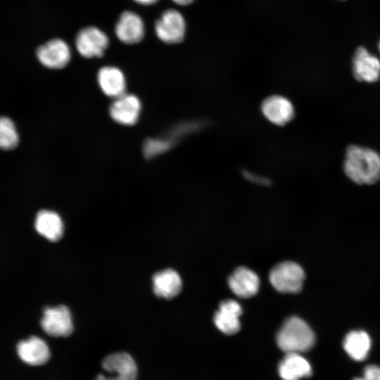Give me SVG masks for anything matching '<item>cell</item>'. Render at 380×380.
Wrapping results in <instances>:
<instances>
[{
    "mask_svg": "<svg viewBox=\"0 0 380 380\" xmlns=\"http://www.w3.org/2000/svg\"><path fill=\"white\" fill-rule=\"evenodd\" d=\"M353 74L362 82H374L380 77V61L363 46H359L353 56Z\"/></svg>",
    "mask_w": 380,
    "mask_h": 380,
    "instance_id": "12",
    "label": "cell"
},
{
    "mask_svg": "<svg viewBox=\"0 0 380 380\" xmlns=\"http://www.w3.org/2000/svg\"><path fill=\"white\" fill-rule=\"evenodd\" d=\"M228 284L235 295L247 298L258 293L260 280L253 270L245 267H239L229 277Z\"/></svg>",
    "mask_w": 380,
    "mask_h": 380,
    "instance_id": "15",
    "label": "cell"
},
{
    "mask_svg": "<svg viewBox=\"0 0 380 380\" xmlns=\"http://www.w3.org/2000/svg\"><path fill=\"white\" fill-rule=\"evenodd\" d=\"M206 122L203 120H195L178 124L171 132L172 138L183 137L198 132L203 129L206 126Z\"/></svg>",
    "mask_w": 380,
    "mask_h": 380,
    "instance_id": "23",
    "label": "cell"
},
{
    "mask_svg": "<svg viewBox=\"0 0 380 380\" xmlns=\"http://www.w3.org/2000/svg\"><path fill=\"white\" fill-rule=\"evenodd\" d=\"M278 371L283 380H300L312 374L309 362L296 353H286L279 364Z\"/></svg>",
    "mask_w": 380,
    "mask_h": 380,
    "instance_id": "17",
    "label": "cell"
},
{
    "mask_svg": "<svg viewBox=\"0 0 380 380\" xmlns=\"http://www.w3.org/2000/svg\"><path fill=\"white\" fill-rule=\"evenodd\" d=\"M241 313L242 308L238 302L231 299L223 300L214 315V323L222 333L234 334L240 329Z\"/></svg>",
    "mask_w": 380,
    "mask_h": 380,
    "instance_id": "14",
    "label": "cell"
},
{
    "mask_svg": "<svg viewBox=\"0 0 380 380\" xmlns=\"http://www.w3.org/2000/svg\"><path fill=\"white\" fill-rule=\"evenodd\" d=\"M103 369L109 375L98 374L94 380H137L138 369L133 357L125 352L111 353L102 361Z\"/></svg>",
    "mask_w": 380,
    "mask_h": 380,
    "instance_id": "4",
    "label": "cell"
},
{
    "mask_svg": "<svg viewBox=\"0 0 380 380\" xmlns=\"http://www.w3.org/2000/svg\"><path fill=\"white\" fill-rule=\"evenodd\" d=\"M109 45L107 34L94 26L81 29L75 37V47L87 58L101 57Z\"/></svg>",
    "mask_w": 380,
    "mask_h": 380,
    "instance_id": "5",
    "label": "cell"
},
{
    "mask_svg": "<svg viewBox=\"0 0 380 380\" xmlns=\"http://www.w3.org/2000/svg\"><path fill=\"white\" fill-rule=\"evenodd\" d=\"M175 142L176 140L172 137L148 139L143 146L144 154L146 158L156 157L169 151Z\"/></svg>",
    "mask_w": 380,
    "mask_h": 380,
    "instance_id": "22",
    "label": "cell"
},
{
    "mask_svg": "<svg viewBox=\"0 0 380 380\" xmlns=\"http://www.w3.org/2000/svg\"><path fill=\"white\" fill-rule=\"evenodd\" d=\"M37 57L45 67L51 69L65 68L71 59V50L61 39H53L39 46Z\"/></svg>",
    "mask_w": 380,
    "mask_h": 380,
    "instance_id": "8",
    "label": "cell"
},
{
    "mask_svg": "<svg viewBox=\"0 0 380 380\" xmlns=\"http://www.w3.org/2000/svg\"><path fill=\"white\" fill-rule=\"evenodd\" d=\"M152 282L154 293L158 297L166 299L172 298L178 295L182 286L180 276L172 269L156 273L153 277Z\"/></svg>",
    "mask_w": 380,
    "mask_h": 380,
    "instance_id": "18",
    "label": "cell"
},
{
    "mask_svg": "<svg viewBox=\"0 0 380 380\" xmlns=\"http://www.w3.org/2000/svg\"><path fill=\"white\" fill-rule=\"evenodd\" d=\"M243 175L246 179L257 184L267 185L270 182V180L267 177L251 171L244 170Z\"/></svg>",
    "mask_w": 380,
    "mask_h": 380,
    "instance_id": "25",
    "label": "cell"
},
{
    "mask_svg": "<svg viewBox=\"0 0 380 380\" xmlns=\"http://www.w3.org/2000/svg\"><path fill=\"white\" fill-rule=\"evenodd\" d=\"M269 279L277 291L296 293L303 288L305 272L297 263L286 261L276 265L271 270Z\"/></svg>",
    "mask_w": 380,
    "mask_h": 380,
    "instance_id": "3",
    "label": "cell"
},
{
    "mask_svg": "<svg viewBox=\"0 0 380 380\" xmlns=\"http://www.w3.org/2000/svg\"><path fill=\"white\" fill-rule=\"evenodd\" d=\"M353 380H380V367L375 365H367L364 369L362 376Z\"/></svg>",
    "mask_w": 380,
    "mask_h": 380,
    "instance_id": "24",
    "label": "cell"
},
{
    "mask_svg": "<svg viewBox=\"0 0 380 380\" xmlns=\"http://www.w3.org/2000/svg\"><path fill=\"white\" fill-rule=\"evenodd\" d=\"M43 330L53 337L68 336L73 331L71 313L65 305L46 308L41 320Z\"/></svg>",
    "mask_w": 380,
    "mask_h": 380,
    "instance_id": "7",
    "label": "cell"
},
{
    "mask_svg": "<svg viewBox=\"0 0 380 380\" xmlns=\"http://www.w3.org/2000/svg\"><path fill=\"white\" fill-rule=\"evenodd\" d=\"M97 80L101 90L107 96L115 99L125 93L126 78L118 67L106 65L101 68Z\"/></svg>",
    "mask_w": 380,
    "mask_h": 380,
    "instance_id": "16",
    "label": "cell"
},
{
    "mask_svg": "<svg viewBox=\"0 0 380 380\" xmlns=\"http://www.w3.org/2000/svg\"><path fill=\"white\" fill-rule=\"evenodd\" d=\"M19 358L30 366H41L46 364L51 356L46 343L38 336H30L20 341L16 346Z\"/></svg>",
    "mask_w": 380,
    "mask_h": 380,
    "instance_id": "13",
    "label": "cell"
},
{
    "mask_svg": "<svg viewBox=\"0 0 380 380\" xmlns=\"http://www.w3.org/2000/svg\"><path fill=\"white\" fill-rule=\"evenodd\" d=\"M154 30L160 41L166 44H177L184 39L186 23L178 11L168 9L163 12L156 21Z\"/></svg>",
    "mask_w": 380,
    "mask_h": 380,
    "instance_id": "6",
    "label": "cell"
},
{
    "mask_svg": "<svg viewBox=\"0 0 380 380\" xmlns=\"http://www.w3.org/2000/svg\"><path fill=\"white\" fill-rule=\"evenodd\" d=\"M371 345L369 334L362 330L350 331L343 342V349L350 358L355 361H362L367 358Z\"/></svg>",
    "mask_w": 380,
    "mask_h": 380,
    "instance_id": "20",
    "label": "cell"
},
{
    "mask_svg": "<svg viewBox=\"0 0 380 380\" xmlns=\"http://www.w3.org/2000/svg\"><path fill=\"white\" fill-rule=\"evenodd\" d=\"M175 4L180 6H186L191 4L194 0H172Z\"/></svg>",
    "mask_w": 380,
    "mask_h": 380,
    "instance_id": "27",
    "label": "cell"
},
{
    "mask_svg": "<svg viewBox=\"0 0 380 380\" xmlns=\"http://www.w3.org/2000/svg\"><path fill=\"white\" fill-rule=\"evenodd\" d=\"M117 38L124 44H134L143 40L145 25L137 13L125 11L120 15L115 27Z\"/></svg>",
    "mask_w": 380,
    "mask_h": 380,
    "instance_id": "11",
    "label": "cell"
},
{
    "mask_svg": "<svg viewBox=\"0 0 380 380\" xmlns=\"http://www.w3.org/2000/svg\"><path fill=\"white\" fill-rule=\"evenodd\" d=\"M137 4L144 6H149L156 4L159 0H134Z\"/></svg>",
    "mask_w": 380,
    "mask_h": 380,
    "instance_id": "26",
    "label": "cell"
},
{
    "mask_svg": "<svg viewBox=\"0 0 380 380\" xmlns=\"http://www.w3.org/2000/svg\"><path fill=\"white\" fill-rule=\"evenodd\" d=\"M141 109L139 99L132 94L125 93L114 99L110 106L109 113L115 122L123 125H132L138 121Z\"/></svg>",
    "mask_w": 380,
    "mask_h": 380,
    "instance_id": "10",
    "label": "cell"
},
{
    "mask_svg": "<svg viewBox=\"0 0 380 380\" xmlns=\"http://www.w3.org/2000/svg\"><path fill=\"white\" fill-rule=\"evenodd\" d=\"M263 116L272 124L284 126L295 116V108L287 97L275 94L267 97L261 104Z\"/></svg>",
    "mask_w": 380,
    "mask_h": 380,
    "instance_id": "9",
    "label": "cell"
},
{
    "mask_svg": "<svg viewBox=\"0 0 380 380\" xmlns=\"http://www.w3.org/2000/svg\"><path fill=\"white\" fill-rule=\"evenodd\" d=\"M379 50H380V42L379 43Z\"/></svg>",
    "mask_w": 380,
    "mask_h": 380,
    "instance_id": "28",
    "label": "cell"
},
{
    "mask_svg": "<svg viewBox=\"0 0 380 380\" xmlns=\"http://www.w3.org/2000/svg\"><path fill=\"white\" fill-rule=\"evenodd\" d=\"M276 341L279 348L286 353H300L313 347L315 336L304 320L293 316L283 323L277 334Z\"/></svg>",
    "mask_w": 380,
    "mask_h": 380,
    "instance_id": "2",
    "label": "cell"
},
{
    "mask_svg": "<svg viewBox=\"0 0 380 380\" xmlns=\"http://www.w3.org/2000/svg\"><path fill=\"white\" fill-rule=\"evenodd\" d=\"M343 170L348 177L356 184H374L380 179V156L370 148L349 146Z\"/></svg>",
    "mask_w": 380,
    "mask_h": 380,
    "instance_id": "1",
    "label": "cell"
},
{
    "mask_svg": "<svg viewBox=\"0 0 380 380\" xmlns=\"http://www.w3.org/2000/svg\"><path fill=\"white\" fill-rule=\"evenodd\" d=\"M19 142V137L13 121L6 117H0V148L11 150Z\"/></svg>",
    "mask_w": 380,
    "mask_h": 380,
    "instance_id": "21",
    "label": "cell"
},
{
    "mask_svg": "<svg viewBox=\"0 0 380 380\" xmlns=\"http://www.w3.org/2000/svg\"><path fill=\"white\" fill-rule=\"evenodd\" d=\"M37 232L51 241H57L63 234V223L58 214L49 210H40L36 216Z\"/></svg>",
    "mask_w": 380,
    "mask_h": 380,
    "instance_id": "19",
    "label": "cell"
}]
</instances>
